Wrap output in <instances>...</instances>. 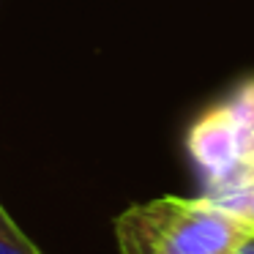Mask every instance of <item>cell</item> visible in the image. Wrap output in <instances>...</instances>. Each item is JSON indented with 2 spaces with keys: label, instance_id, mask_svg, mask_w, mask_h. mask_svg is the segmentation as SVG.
Returning a JSON list of instances; mask_svg holds the SVG:
<instances>
[{
  "label": "cell",
  "instance_id": "3",
  "mask_svg": "<svg viewBox=\"0 0 254 254\" xmlns=\"http://www.w3.org/2000/svg\"><path fill=\"white\" fill-rule=\"evenodd\" d=\"M210 199H216L219 205H224L227 210H232L235 216H241L249 227L254 230V178L235 189H227L221 194H213Z\"/></svg>",
  "mask_w": 254,
  "mask_h": 254
},
{
  "label": "cell",
  "instance_id": "4",
  "mask_svg": "<svg viewBox=\"0 0 254 254\" xmlns=\"http://www.w3.org/2000/svg\"><path fill=\"white\" fill-rule=\"evenodd\" d=\"M232 254H254V232H249V235L232 249Z\"/></svg>",
  "mask_w": 254,
  "mask_h": 254
},
{
  "label": "cell",
  "instance_id": "1",
  "mask_svg": "<svg viewBox=\"0 0 254 254\" xmlns=\"http://www.w3.org/2000/svg\"><path fill=\"white\" fill-rule=\"evenodd\" d=\"M254 232L208 194L156 197L128 205L115 219L121 254H232Z\"/></svg>",
  "mask_w": 254,
  "mask_h": 254
},
{
  "label": "cell",
  "instance_id": "2",
  "mask_svg": "<svg viewBox=\"0 0 254 254\" xmlns=\"http://www.w3.org/2000/svg\"><path fill=\"white\" fill-rule=\"evenodd\" d=\"M0 254H44L14 221L8 208H0Z\"/></svg>",
  "mask_w": 254,
  "mask_h": 254
}]
</instances>
